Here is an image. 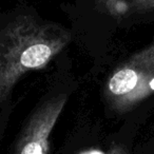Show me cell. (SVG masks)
Returning a JSON list of instances; mask_svg holds the SVG:
<instances>
[{
  "label": "cell",
  "mask_w": 154,
  "mask_h": 154,
  "mask_svg": "<svg viewBox=\"0 0 154 154\" xmlns=\"http://www.w3.org/2000/svg\"><path fill=\"white\" fill-rule=\"evenodd\" d=\"M70 42V33L32 17L12 21L0 32V105L24 73L43 68Z\"/></svg>",
  "instance_id": "cell-1"
},
{
  "label": "cell",
  "mask_w": 154,
  "mask_h": 154,
  "mask_svg": "<svg viewBox=\"0 0 154 154\" xmlns=\"http://www.w3.org/2000/svg\"><path fill=\"white\" fill-rule=\"evenodd\" d=\"M66 103V95H57L42 103L30 117L15 154H47L49 138Z\"/></svg>",
  "instance_id": "cell-2"
},
{
  "label": "cell",
  "mask_w": 154,
  "mask_h": 154,
  "mask_svg": "<svg viewBox=\"0 0 154 154\" xmlns=\"http://www.w3.org/2000/svg\"><path fill=\"white\" fill-rule=\"evenodd\" d=\"M103 1H105L107 7L109 8L112 12L118 11V10H119V5H118V3H117V0H103Z\"/></svg>",
  "instance_id": "cell-3"
},
{
  "label": "cell",
  "mask_w": 154,
  "mask_h": 154,
  "mask_svg": "<svg viewBox=\"0 0 154 154\" xmlns=\"http://www.w3.org/2000/svg\"><path fill=\"white\" fill-rule=\"evenodd\" d=\"M109 154H127V153L125 152V150L122 149V148L115 147V148H112Z\"/></svg>",
  "instance_id": "cell-4"
},
{
  "label": "cell",
  "mask_w": 154,
  "mask_h": 154,
  "mask_svg": "<svg viewBox=\"0 0 154 154\" xmlns=\"http://www.w3.org/2000/svg\"><path fill=\"white\" fill-rule=\"evenodd\" d=\"M80 154H105V153L99 151V150H88V151L82 152Z\"/></svg>",
  "instance_id": "cell-5"
}]
</instances>
